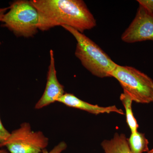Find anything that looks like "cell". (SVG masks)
I'll return each mask as SVG.
<instances>
[{
    "instance_id": "12",
    "label": "cell",
    "mask_w": 153,
    "mask_h": 153,
    "mask_svg": "<svg viewBox=\"0 0 153 153\" xmlns=\"http://www.w3.org/2000/svg\"><path fill=\"white\" fill-rule=\"evenodd\" d=\"M10 134V132L3 125L0 117V145L4 142L7 139Z\"/></svg>"
},
{
    "instance_id": "11",
    "label": "cell",
    "mask_w": 153,
    "mask_h": 153,
    "mask_svg": "<svg viewBox=\"0 0 153 153\" xmlns=\"http://www.w3.org/2000/svg\"><path fill=\"white\" fill-rule=\"evenodd\" d=\"M121 101L122 102L126 113V122L131 133L137 131L139 128L138 124L134 115L132 110V102L133 100L131 97L125 92L121 94Z\"/></svg>"
},
{
    "instance_id": "17",
    "label": "cell",
    "mask_w": 153,
    "mask_h": 153,
    "mask_svg": "<svg viewBox=\"0 0 153 153\" xmlns=\"http://www.w3.org/2000/svg\"><path fill=\"white\" fill-rule=\"evenodd\" d=\"M147 153H153V149L149 151Z\"/></svg>"
},
{
    "instance_id": "16",
    "label": "cell",
    "mask_w": 153,
    "mask_h": 153,
    "mask_svg": "<svg viewBox=\"0 0 153 153\" xmlns=\"http://www.w3.org/2000/svg\"><path fill=\"white\" fill-rule=\"evenodd\" d=\"M0 153H10L8 151L2 149H0Z\"/></svg>"
},
{
    "instance_id": "2",
    "label": "cell",
    "mask_w": 153,
    "mask_h": 153,
    "mask_svg": "<svg viewBox=\"0 0 153 153\" xmlns=\"http://www.w3.org/2000/svg\"><path fill=\"white\" fill-rule=\"evenodd\" d=\"M62 27L72 34L76 41L75 55L82 66L97 77H110L117 64L96 43L83 33L67 26Z\"/></svg>"
},
{
    "instance_id": "9",
    "label": "cell",
    "mask_w": 153,
    "mask_h": 153,
    "mask_svg": "<svg viewBox=\"0 0 153 153\" xmlns=\"http://www.w3.org/2000/svg\"><path fill=\"white\" fill-rule=\"evenodd\" d=\"M101 146L105 153H132L123 134L116 133L113 138L102 142Z\"/></svg>"
},
{
    "instance_id": "7",
    "label": "cell",
    "mask_w": 153,
    "mask_h": 153,
    "mask_svg": "<svg viewBox=\"0 0 153 153\" xmlns=\"http://www.w3.org/2000/svg\"><path fill=\"white\" fill-rule=\"evenodd\" d=\"M50 64L47 72V81L44 93L35 105V108L40 109L57 102L65 94L64 87L57 79L55 66L54 52L50 50Z\"/></svg>"
},
{
    "instance_id": "8",
    "label": "cell",
    "mask_w": 153,
    "mask_h": 153,
    "mask_svg": "<svg viewBox=\"0 0 153 153\" xmlns=\"http://www.w3.org/2000/svg\"><path fill=\"white\" fill-rule=\"evenodd\" d=\"M57 102L63 103L66 106L82 110L94 114L98 115L112 112L120 114H124L123 111L117 108L116 105L102 107L99 106L97 105L90 104L81 100L72 94H64Z\"/></svg>"
},
{
    "instance_id": "6",
    "label": "cell",
    "mask_w": 153,
    "mask_h": 153,
    "mask_svg": "<svg viewBox=\"0 0 153 153\" xmlns=\"http://www.w3.org/2000/svg\"><path fill=\"white\" fill-rule=\"evenodd\" d=\"M127 43L153 41V14L139 6L134 19L121 36Z\"/></svg>"
},
{
    "instance_id": "14",
    "label": "cell",
    "mask_w": 153,
    "mask_h": 153,
    "mask_svg": "<svg viewBox=\"0 0 153 153\" xmlns=\"http://www.w3.org/2000/svg\"><path fill=\"white\" fill-rule=\"evenodd\" d=\"M67 145L65 142L61 141L55 146L51 151L44 153H62L67 149Z\"/></svg>"
},
{
    "instance_id": "10",
    "label": "cell",
    "mask_w": 153,
    "mask_h": 153,
    "mask_svg": "<svg viewBox=\"0 0 153 153\" xmlns=\"http://www.w3.org/2000/svg\"><path fill=\"white\" fill-rule=\"evenodd\" d=\"M128 143L132 153L148 152L149 140L145 137V134L137 131L131 133Z\"/></svg>"
},
{
    "instance_id": "5",
    "label": "cell",
    "mask_w": 153,
    "mask_h": 153,
    "mask_svg": "<svg viewBox=\"0 0 153 153\" xmlns=\"http://www.w3.org/2000/svg\"><path fill=\"white\" fill-rule=\"evenodd\" d=\"M49 141L42 131H33L30 123L25 122L10 132L0 147H5L10 153H41L48 146Z\"/></svg>"
},
{
    "instance_id": "1",
    "label": "cell",
    "mask_w": 153,
    "mask_h": 153,
    "mask_svg": "<svg viewBox=\"0 0 153 153\" xmlns=\"http://www.w3.org/2000/svg\"><path fill=\"white\" fill-rule=\"evenodd\" d=\"M39 15V30L67 26L83 33L96 26L93 15L82 0H30Z\"/></svg>"
},
{
    "instance_id": "4",
    "label": "cell",
    "mask_w": 153,
    "mask_h": 153,
    "mask_svg": "<svg viewBox=\"0 0 153 153\" xmlns=\"http://www.w3.org/2000/svg\"><path fill=\"white\" fill-rule=\"evenodd\" d=\"M110 77L117 79L133 101L142 104L153 102V80L145 73L131 66L117 65Z\"/></svg>"
},
{
    "instance_id": "3",
    "label": "cell",
    "mask_w": 153,
    "mask_h": 153,
    "mask_svg": "<svg viewBox=\"0 0 153 153\" xmlns=\"http://www.w3.org/2000/svg\"><path fill=\"white\" fill-rule=\"evenodd\" d=\"M3 17V27L16 37L31 38L39 30V15L30 1L17 0L10 3Z\"/></svg>"
},
{
    "instance_id": "15",
    "label": "cell",
    "mask_w": 153,
    "mask_h": 153,
    "mask_svg": "<svg viewBox=\"0 0 153 153\" xmlns=\"http://www.w3.org/2000/svg\"><path fill=\"white\" fill-rule=\"evenodd\" d=\"M9 9V7H6L0 8V22H1L3 16H4V14Z\"/></svg>"
},
{
    "instance_id": "13",
    "label": "cell",
    "mask_w": 153,
    "mask_h": 153,
    "mask_svg": "<svg viewBox=\"0 0 153 153\" xmlns=\"http://www.w3.org/2000/svg\"><path fill=\"white\" fill-rule=\"evenodd\" d=\"M137 1L149 13L153 14V0H138Z\"/></svg>"
}]
</instances>
